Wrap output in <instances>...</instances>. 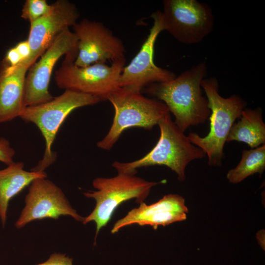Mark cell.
I'll list each match as a JSON object with an SVG mask.
<instances>
[{
	"label": "cell",
	"mask_w": 265,
	"mask_h": 265,
	"mask_svg": "<svg viewBox=\"0 0 265 265\" xmlns=\"http://www.w3.org/2000/svg\"><path fill=\"white\" fill-rule=\"evenodd\" d=\"M65 57L55 72V81L59 88L90 95L102 101L107 100L110 94L119 87L118 80L125 58L113 62L110 65L96 63L80 67L74 64L76 56Z\"/></svg>",
	"instance_id": "cell-7"
},
{
	"label": "cell",
	"mask_w": 265,
	"mask_h": 265,
	"mask_svg": "<svg viewBox=\"0 0 265 265\" xmlns=\"http://www.w3.org/2000/svg\"><path fill=\"white\" fill-rule=\"evenodd\" d=\"M112 178L99 177L92 182L95 191L83 192L86 197L93 198L96 205L93 211L82 222L96 224L95 242L100 230L110 221L115 210L122 203L132 199L136 202H144L151 188L159 183L150 182L132 173H118Z\"/></svg>",
	"instance_id": "cell-6"
},
{
	"label": "cell",
	"mask_w": 265,
	"mask_h": 265,
	"mask_svg": "<svg viewBox=\"0 0 265 265\" xmlns=\"http://www.w3.org/2000/svg\"><path fill=\"white\" fill-rule=\"evenodd\" d=\"M151 17L154 22L149 33L137 54L123 68L118 80L119 87L141 92L151 84L170 81L176 77L173 72L154 63L155 44L164 30V25L161 11H156Z\"/></svg>",
	"instance_id": "cell-12"
},
{
	"label": "cell",
	"mask_w": 265,
	"mask_h": 265,
	"mask_svg": "<svg viewBox=\"0 0 265 265\" xmlns=\"http://www.w3.org/2000/svg\"><path fill=\"white\" fill-rule=\"evenodd\" d=\"M15 151L9 141L4 137H0V161L7 165L13 161Z\"/></svg>",
	"instance_id": "cell-20"
},
{
	"label": "cell",
	"mask_w": 265,
	"mask_h": 265,
	"mask_svg": "<svg viewBox=\"0 0 265 265\" xmlns=\"http://www.w3.org/2000/svg\"><path fill=\"white\" fill-rule=\"evenodd\" d=\"M46 173L24 169L22 162H13L0 170V219L4 226L11 199L29 186L35 179L47 178Z\"/></svg>",
	"instance_id": "cell-16"
},
{
	"label": "cell",
	"mask_w": 265,
	"mask_h": 265,
	"mask_svg": "<svg viewBox=\"0 0 265 265\" xmlns=\"http://www.w3.org/2000/svg\"><path fill=\"white\" fill-rule=\"evenodd\" d=\"M161 12L164 30L183 44L199 43L213 28L212 9L196 0H164Z\"/></svg>",
	"instance_id": "cell-8"
},
{
	"label": "cell",
	"mask_w": 265,
	"mask_h": 265,
	"mask_svg": "<svg viewBox=\"0 0 265 265\" xmlns=\"http://www.w3.org/2000/svg\"><path fill=\"white\" fill-rule=\"evenodd\" d=\"M30 66L23 61L15 66L3 64L0 70V123L20 117L25 107V80Z\"/></svg>",
	"instance_id": "cell-15"
},
{
	"label": "cell",
	"mask_w": 265,
	"mask_h": 265,
	"mask_svg": "<svg viewBox=\"0 0 265 265\" xmlns=\"http://www.w3.org/2000/svg\"><path fill=\"white\" fill-rule=\"evenodd\" d=\"M101 100L94 96L71 90H65L61 95L38 105L26 107L20 118L34 123L39 129L45 142L42 159L30 170L45 172L57 158L52 149L56 134L67 117L74 110L92 106Z\"/></svg>",
	"instance_id": "cell-5"
},
{
	"label": "cell",
	"mask_w": 265,
	"mask_h": 265,
	"mask_svg": "<svg viewBox=\"0 0 265 265\" xmlns=\"http://www.w3.org/2000/svg\"><path fill=\"white\" fill-rule=\"evenodd\" d=\"M78 52V39L73 32L67 28L28 70L24 96L25 107L47 102L53 98L49 88L55 64L63 55L71 54L77 57Z\"/></svg>",
	"instance_id": "cell-9"
},
{
	"label": "cell",
	"mask_w": 265,
	"mask_h": 265,
	"mask_svg": "<svg viewBox=\"0 0 265 265\" xmlns=\"http://www.w3.org/2000/svg\"><path fill=\"white\" fill-rule=\"evenodd\" d=\"M47 14L30 24L27 41L30 53L25 62L31 66L64 30L73 26L79 17L77 6L67 0H58Z\"/></svg>",
	"instance_id": "cell-13"
},
{
	"label": "cell",
	"mask_w": 265,
	"mask_h": 265,
	"mask_svg": "<svg viewBox=\"0 0 265 265\" xmlns=\"http://www.w3.org/2000/svg\"><path fill=\"white\" fill-rule=\"evenodd\" d=\"M159 140L142 158L129 162L114 161L118 173L136 174V169L152 165H165L174 171L180 181L186 179V166L192 160L205 157L204 151L193 144L171 119L170 112L159 122Z\"/></svg>",
	"instance_id": "cell-2"
},
{
	"label": "cell",
	"mask_w": 265,
	"mask_h": 265,
	"mask_svg": "<svg viewBox=\"0 0 265 265\" xmlns=\"http://www.w3.org/2000/svg\"><path fill=\"white\" fill-rule=\"evenodd\" d=\"M218 84L214 77L205 78L201 82L211 110L209 133L201 137L197 133L190 132L187 136L193 144L207 155L208 164L213 166L221 165L224 146L230 130L246 106V102L239 95L222 97L219 93Z\"/></svg>",
	"instance_id": "cell-3"
},
{
	"label": "cell",
	"mask_w": 265,
	"mask_h": 265,
	"mask_svg": "<svg viewBox=\"0 0 265 265\" xmlns=\"http://www.w3.org/2000/svg\"><path fill=\"white\" fill-rule=\"evenodd\" d=\"M242 142L252 148L265 143V124L261 107L244 108L240 120L232 125L226 142Z\"/></svg>",
	"instance_id": "cell-17"
},
{
	"label": "cell",
	"mask_w": 265,
	"mask_h": 265,
	"mask_svg": "<svg viewBox=\"0 0 265 265\" xmlns=\"http://www.w3.org/2000/svg\"><path fill=\"white\" fill-rule=\"evenodd\" d=\"M78 39L75 65L86 67L96 63L112 62L125 58L122 41L102 23L84 19L73 26Z\"/></svg>",
	"instance_id": "cell-10"
},
{
	"label": "cell",
	"mask_w": 265,
	"mask_h": 265,
	"mask_svg": "<svg viewBox=\"0 0 265 265\" xmlns=\"http://www.w3.org/2000/svg\"><path fill=\"white\" fill-rule=\"evenodd\" d=\"M207 73L205 62L186 70L170 81L151 84L145 92L164 103L174 115V123L184 132L204 123L211 114L201 82Z\"/></svg>",
	"instance_id": "cell-1"
},
{
	"label": "cell",
	"mask_w": 265,
	"mask_h": 265,
	"mask_svg": "<svg viewBox=\"0 0 265 265\" xmlns=\"http://www.w3.org/2000/svg\"><path fill=\"white\" fill-rule=\"evenodd\" d=\"M265 169V144L243 150L240 161L227 173V180L236 184L255 173L262 174Z\"/></svg>",
	"instance_id": "cell-18"
},
{
	"label": "cell",
	"mask_w": 265,
	"mask_h": 265,
	"mask_svg": "<svg viewBox=\"0 0 265 265\" xmlns=\"http://www.w3.org/2000/svg\"><path fill=\"white\" fill-rule=\"evenodd\" d=\"M36 265H73V259L64 254L54 253L46 261Z\"/></svg>",
	"instance_id": "cell-21"
},
{
	"label": "cell",
	"mask_w": 265,
	"mask_h": 265,
	"mask_svg": "<svg viewBox=\"0 0 265 265\" xmlns=\"http://www.w3.org/2000/svg\"><path fill=\"white\" fill-rule=\"evenodd\" d=\"M61 216H69L80 222L84 219L73 208L60 187L46 178H39L29 185L25 206L15 226L20 229L33 221L57 219Z\"/></svg>",
	"instance_id": "cell-11"
},
{
	"label": "cell",
	"mask_w": 265,
	"mask_h": 265,
	"mask_svg": "<svg viewBox=\"0 0 265 265\" xmlns=\"http://www.w3.org/2000/svg\"><path fill=\"white\" fill-rule=\"evenodd\" d=\"M23 61L21 55L15 47H14L6 53L3 64L9 66H15Z\"/></svg>",
	"instance_id": "cell-22"
},
{
	"label": "cell",
	"mask_w": 265,
	"mask_h": 265,
	"mask_svg": "<svg viewBox=\"0 0 265 265\" xmlns=\"http://www.w3.org/2000/svg\"><path fill=\"white\" fill-rule=\"evenodd\" d=\"M53 7V4H49L46 0H26L21 16L31 24L49 13Z\"/></svg>",
	"instance_id": "cell-19"
},
{
	"label": "cell",
	"mask_w": 265,
	"mask_h": 265,
	"mask_svg": "<svg viewBox=\"0 0 265 265\" xmlns=\"http://www.w3.org/2000/svg\"><path fill=\"white\" fill-rule=\"evenodd\" d=\"M139 204L138 208L132 209L115 223L111 230L112 234L133 224L150 225L156 230L159 225L165 226L186 220L188 213L185 199L178 194L164 195L157 202L151 205H148L144 202Z\"/></svg>",
	"instance_id": "cell-14"
},
{
	"label": "cell",
	"mask_w": 265,
	"mask_h": 265,
	"mask_svg": "<svg viewBox=\"0 0 265 265\" xmlns=\"http://www.w3.org/2000/svg\"><path fill=\"white\" fill-rule=\"evenodd\" d=\"M15 47L21 55L23 61H26L30 53V47L27 40L20 42Z\"/></svg>",
	"instance_id": "cell-23"
},
{
	"label": "cell",
	"mask_w": 265,
	"mask_h": 265,
	"mask_svg": "<svg viewBox=\"0 0 265 265\" xmlns=\"http://www.w3.org/2000/svg\"><path fill=\"white\" fill-rule=\"evenodd\" d=\"M114 109V116L106 135L97 143L103 150H110L124 131L132 127L151 129L169 110L156 98H149L141 92L119 87L107 98Z\"/></svg>",
	"instance_id": "cell-4"
}]
</instances>
